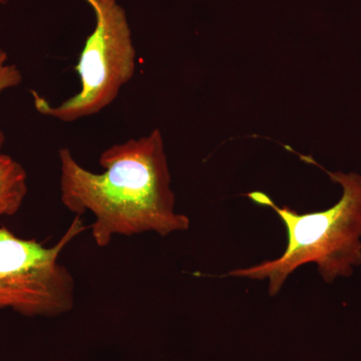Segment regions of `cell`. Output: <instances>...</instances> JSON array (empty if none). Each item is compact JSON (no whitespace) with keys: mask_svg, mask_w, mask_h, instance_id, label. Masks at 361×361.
<instances>
[{"mask_svg":"<svg viewBox=\"0 0 361 361\" xmlns=\"http://www.w3.org/2000/svg\"><path fill=\"white\" fill-rule=\"evenodd\" d=\"M59 159L61 203L78 217L92 214L90 234L99 248L118 236L166 237L189 229V218L176 211L160 130L104 151L99 160L103 173L82 167L68 148L59 149Z\"/></svg>","mask_w":361,"mask_h":361,"instance_id":"1","label":"cell"},{"mask_svg":"<svg viewBox=\"0 0 361 361\" xmlns=\"http://www.w3.org/2000/svg\"><path fill=\"white\" fill-rule=\"evenodd\" d=\"M342 188L341 200L322 212L299 214L279 207L267 194L251 192L252 202L272 209L283 222L287 246L283 254L251 267L239 268L226 276L268 279L269 295L281 290L287 278L301 266L315 263L323 281L353 275L361 266V176L326 171Z\"/></svg>","mask_w":361,"mask_h":361,"instance_id":"2","label":"cell"},{"mask_svg":"<svg viewBox=\"0 0 361 361\" xmlns=\"http://www.w3.org/2000/svg\"><path fill=\"white\" fill-rule=\"evenodd\" d=\"M85 230L82 217L75 216L56 244L47 247L0 227V311L51 318L73 310L75 278L59 259Z\"/></svg>","mask_w":361,"mask_h":361,"instance_id":"3","label":"cell"},{"mask_svg":"<svg viewBox=\"0 0 361 361\" xmlns=\"http://www.w3.org/2000/svg\"><path fill=\"white\" fill-rule=\"evenodd\" d=\"M87 1L96 13L97 25L75 66L80 92L59 106H52L39 94L35 97L39 113L61 122L99 113L115 101L135 75L137 54L125 11L116 0Z\"/></svg>","mask_w":361,"mask_h":361,"instance_id":"4","label":"cell"},{"mask_svg":"<svg viewBox=\"0 0 361 361\" xmlns=\"http://www.w3.org/2000/svg\"><path fill=\"white\" fill-rule=\"evenodd\" d=\"M27 174L11 156H0V218L11 217L20 210L27 195Z\"/></svg>","mask_w":361,"mask_h":361,"instance_id":"5","label":"cell"},{"mask_svg":"<svg viewBox=\"0 0 361 361\" xmlns=\"http://www.w3.org/2000/svg\"><path fill=\"white\" fill-rule=\"evenodd\" d=\"M23 82V75L20 68L13 63H8V56L4 49L0 47V94L4 90L18 87ZM6 142V135L0 130V156Z\"/></svg>","mask_w":361,"mask_h":361,"instance_id":"6","label":"cell"}]
</instances>
